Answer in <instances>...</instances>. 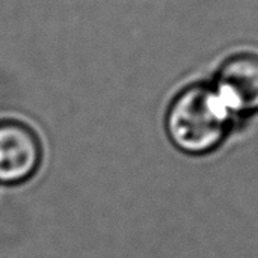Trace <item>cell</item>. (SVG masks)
Here are the masks:
<instances>
[{
  "label": "cell",
  "instance_id": "1",
  "mask_svg": "<svg viewBox=\"0 0 258 258\" xmlns=\"http://www.w3.org/2000/svg\"><path fill=\"white\" fill-rule=\"evenodd\" d=\"M234 122L236 118L212 85H192L172 100L165 125L177 150L204 156L222 145Z\"/></svg>",
  "mask_w": 258,
  "mask_h": 258
},
{
  "label": "cell",
  "instance_id": "3",
  "mask_svg": "<svg viewBox=\"0 0 258 258\" xmlns=\"http://www.w3.org/2000/svg\"><path fill=\"white\" fill-rule=\"evenodd\" d=\"M212 86L236 119L258 112V54L239 53L227 59Z\"/></svg>",
  "mask_w": 258,
  "mask_h": 258
},
{
  "label": "cell",
  "instance_id": "2",
  "mask_svg": "<svg viewBox=\"0 0 258 258\" xmlns=\"http://www.w3.org/2000/svg\"><path fill=\"white\" fill-rule=\"evenodd\" d=\"M42 147L38 135L24 122L0 121V184L18 186L39 169Z\"/></svg>",
  "mask_w": 258,
  "mask_h": 258
}]
</instances>
